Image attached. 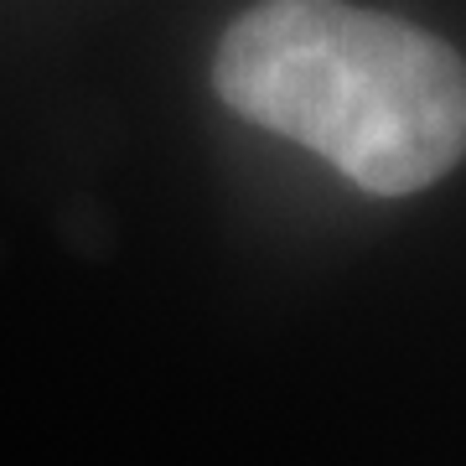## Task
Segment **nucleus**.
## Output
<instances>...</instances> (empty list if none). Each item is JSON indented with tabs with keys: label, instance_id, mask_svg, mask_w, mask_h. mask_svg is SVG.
Segmentation results:
<instances>
[{
	"label": "nucleus",
	"instance_id": "1",
	"mask_svg": "<svg viewBox=\"0 0 466 466\" xmlns=\"http://www.w3.org/2000/svg\"><path fill=\"white\" fill-rule=\"evenodd\" d=\"M213 88L238 119L410 198L466 156V63L441 36L342 0H265L233 21Z\"/></svg>",
	"mask_w": 466,
	"mask_h": 466
}]
</instances>
